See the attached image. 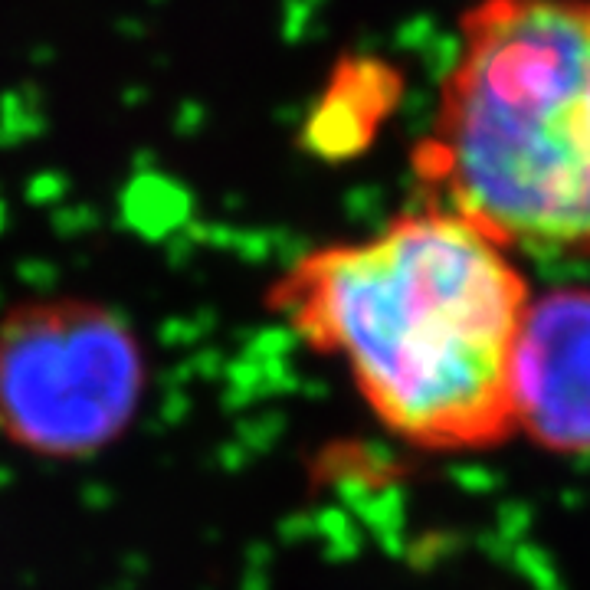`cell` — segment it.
I'll list each match as a JSON object with an SVG mask.
<instances>
[{"instance_id":"obj_4","label":"cell","mask_w":590,"mask_h":590,"mask_svg":"<svg viewBox=\"0 0 590 590\" xmlns=\"http://www.w3.org/2000/svg\"><path fill=\"white\" fill-rule=\"evenodd\" d=\"M512 436L590 456V286L531 295L512 361Z\"/></svg>"},{"instance_id":"obj_1","label":"cell","mask_w":590,"mask_h":590,"mask_svg":"<svg viewBox=\"0 0 590 590\" xmlns=\"http://www.w3.org/2000/svg\"><path fill=\"white\" fill-rule=\"evenodd\" d=\"M531 295L509 246L420 200L371 233L295 256L266 309L348 374L394 440L486 453L515 440L512 361Z\"/></svg>"},{"instance_id":"obj_2","label":"cell","mask_w":590,"mask_h":590,"mask_svg":"<svg viewBox=\"0 0 590 590\" xmlns=\"http://www.w3.org/2000/svg\"><path fill=\"white\" fill-rule=\"evenodd\" d=\"M410 168L515 256L590 259V0H469Z\"/></svg>"},{"instance_id":"obj_3","label":"cell","mask_w":590,"mask_h":590,"mask_svg":"<svg viewBox=\"0 0 590 590\" xmlns=\"http://www.w3.org/2000/svg\"><path fill=\"white\" fill-rule=\"evenodd\" d=\"M148 381L138 328L99 299L43 295L0 315V436L20 453L102 456L135 427Z\"/></svg>"},{"instance_id":"obj_5","label":"cell","mask_w":590,"mask_h":590,"mask_svg":"<svg viewBox=\"0 0 590 590\" xmlns=\"http://www.w3.org/2000/svg\"><path fill=\"white\" fill-rule=\"evenodd\" d=\"M404 99V73L381 56L338 59L302 122V148L341 164L368 151Z\"/></svg>"}]
</instances>
